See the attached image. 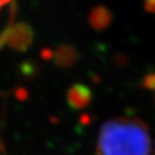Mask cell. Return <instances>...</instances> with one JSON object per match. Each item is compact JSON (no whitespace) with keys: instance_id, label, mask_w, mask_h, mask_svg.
I'll list each match as a JSON object with an SVG mask.
<instances>
[{"instance_id":"1","label":"cell","mask_w":155,"mask_h":155,"mask_svg":"<svg viewBox=\"0 0 155 155\" xmlns=\"http://www.w3.org/2000/svg\"><path fill=\"white\" fill-rule=\"evenodd\" d=\"M148 127L137 118H114L100 129L97 155H150Z\"/></svg>"},{"instance_id":"2","label":"cell","mask_w":155,"mask_h":155,"mask_svg":"<svg viewBox=\"0 0 155 155\" xmlns=\"http://www.w3.org/2000/svg\"><path fill=\"white\" fill-rule=\"evenodd\" d=\"M33 41V30L25 22L15 23L13 27L0 36V47L7 45L12 50L24 52L31 46Z\"/></svg>"},{"instance_id":"3","label":"cell","mask_w":155,"mask_h":155,"mask_svg":"<svg viewBox=\"0 0 155 155\" xmlns=\"http://www.w3.org/2000/svg\"><path fill=\"white\" fill-rule=\"evenodd\" d=\"M92 91L87 85L82 83H77L71 85L67 92V101L68 105L72 109L81 110L86 108L92 101Z\"/></svg>"},{"instance_id":"4","label":"cell","mask_w":155,"mask_h":155,"mask_svg":"<svg viewBox=\"0 0 155 155\" xmlns=\"http://www.w3.org/2000/svg\"><path fill=\"white\" fill-rule=\"evenodd\" d=\"M54 63L61 69H68L75 66L79 60V53L76 47L69 44H62L53 53Z\"/></svg>"},{"instance_id":"5","label":"cell","mask_w":155,"mask_h":155,"mask_svg":"<svg viewBox=\"0 0 155 155\" xmlns=\"http://www.w3.org/2000/svg\"><path fill=\"white\" fill-rule=\"evenodd\" d=\"M113 18L114 16L110 9L102 5L94 6L89 14L90 25L97 31H102L109 28L113 23Z\"/></svg>"},{"instance_id":"6","label":"cell","mask_w":155,"mask_h":155,"mask_svg":"<svg viewBox=\"0 0 155 155\" xmlns=\"http://www.w3.org/2000/svg\"><path fill=\"white\" fill-rule=\"evenodd\" d=\"M143 87L146 90L155 91V72H150L148 75H146L143 79Z\"/></svg>"},{"instance_id":"7","label":"cell","mask_w":155,"mask_h":155,"mask_svg":"<svg viewBox=\"0 0 155 155\" xmlns=\"http://www.w3.org/2000/svg\"><path fill=\"white\" fill-rule=\"evenodd\" d=\"M21 71L25 77H32L35 75V71H36L35 64L31 62H24L22 64V68H21Z\"/></svg>"},{"instance_id":"8","label":"cell","mask_w":155,"mask_h":155,"mask_svg":"<svg viewBox=\"0 0 155 155\" xmlns=\"http://www.w3.org/2000/svg\"><path fill=\"white\" fill-rule=\"evenodd\" d=\"M144 8L147 13L155 14V0H144Z\"/></svg>"},{"instance_id":"9","label":"cell","mask_w":155,"mask_h":155,"mask_svg":"<svg viewBox=\"0 0 155 155\" xmlns=\"http://www.w3.org/2000/svg\"><path fill=\"white\" fill-rule=\"evenodd\" d=\"M16 98L20 100H25L27 99V97H28V94H27V91L24 89H17L16 90Z\"/></svg>"},{"instance_id":"10","label":"cell","mask_w":155,"mask_h":155,"mask_svg":"<svg viewBox=\"0 0 155 155\" xmlns=\"http://www.w3.org/2000/svg\"><path fill=\"white\" fill-rule=\"evenodd\" d=\"M40 55H41V58L45 59V60H50V59L53 58V52L51 50H43L41 53H40Z\"/></svg>"},{"instance_id":"11","label":"cell","mask_w":155,"mask_h":155,"mask_svg":"<svg viewBox=\"0 0 155 155\" xmlns=\"http://www.w3.org/2000/svg\"><path fill=\"white\" fill-rule=\"evenodd\" d=\"M9 1H11V0H0V8L4 5H6L7 2H9Z\"/></svg>"}]
</instances>
